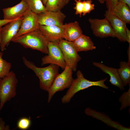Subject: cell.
<instances>
[{
  "label": "cell",
  "mask_w": 130,
  "mask_h": 130,
  "mask_svg": "<svg viewBox=\"0 0 130 130\" xmlns=\"http://www.w3.org/2000/svg\"><path fill=\"white\" fill-rule=\"evenodd\" d=\"M3 53L0 52V79H1L10 73L11 67V63L2 58Z\"/></svg>",
  "instance_id": "603a6c76"
},
{
  "label": "cell",
  "mask_w": 130,
  "mask_h": 130,
  "mask_svg": "<svg viewBox=\"0 0 130 130\" xmlns=\"http://www.w3.org/2000/svg\"><path fill=\"white\" fill-rule=\"evenodd\" d=\"M10 129L9 125H5L4 121L0 118V130H9Z\"/></svg>",
  "instance_id": "f1b7e54d"
},
{
  "label": "cell",
  "mask_w": 130,
  "mask_h": 130,
  "mask_svg": "<svg viewBox=\"0 0 130 130\" xmlns=\"http://www.w3.org/2000/svg\"><path fill=\"white\" fill-rule=\"evenodd\" d=\"M76 75L77 78L74 79L71 86L61 99L62 102L63 103L69 102L77 92L93 86H99L108 89L109 87L105 84L107 78L97 81H90L85 78L81 71L79 70L77 71Z\"/></svg>",
  "instance_id": "3957f363"
},
{
  "label": "cell",
  "mask_w": 130,
  "mask_h": 130,
  "mask_svg": "<svg viewBox=\"0 0 130 130\" xmlns=\"http://www.w3.org/2000/svg\"><path fill=\"white\" fill-rule=\"evenodd\" d=\"M118 1L127 4L130 7V0H118Z\"/></svg>",
  "instance_id": "d6a6232c"
},
{
  "label": "cell",
  "mask_w": 130,
  "mask_h": 130,
  "mask_svg": "<svg viewBox=\"0 0 130 130\" xmlns=\"http://www.w3.org/2000/svg\"><path fill=\"white\" fill-rule=\"evenodd\" d=\"M23 16L7 24L0 29L1 41L0 46L4 51L6 46L13 39L19 31L21 25Z\"/></svg>",
  "instance_id": "52a82bcc"
},
{
  "label": "cell",
  "mask_w": 130,
  "mask_h": 130,
  "mask_svg": "<svg viewBox=\"0 0 130 130\" xmlns=\"http://www.w3.org/2000/svg\"><path fill=\"white\" fill-rule=\"evenodd\" d=\"M104 16L109 21L115 33V37L121 42H126V23L108 10L105 11Z\"/></svg>",
  "instance_id": "7c38bea8"
},
{
  "label": "cell",
  "mask_w": 130,
  "mask_h": 130,
  "mask_svg": "<svg viewBox=\"0 0 130 130\" xmlns=\"http://www.w3.org/2000/svg\"><path fill=\"white\" fill-rule=\"evenodd\" d=\"M73 71L69 67L66 66L64 71L57 76L47 92L48 93V102L50 101L53 96L57 92L69 88L74 80Z\"/></svg>",
  "instance_id": "5b68a950"
},
{
  "label": "cell",
  "mask_w": 130,
  "mask_h": 130,
  "mask_svg": "<svg viewBox=\"0 0 130 130\" xmlns=\"http://www.w3.org/2000/svg\"><path fill=\"white\" fill-rule=\"evenodd\" d=\"M18 81L13 71L0 81V110L5 103L14 97L16 95V88Z\"/></svg>",
  "instance_id": "277c9868"
},
{
  "label": "cell",
  "mask_w": 130,
  "mask_h": 130,
  "mask_svg": "<svg viewBox=\"0 0 130 130\" xmlns=\"http://www.w3.org/2000/svg\"><path fill=\"white\" fill-rule=\"evenodd\" d=\"M73 42L78 52L92 50L96 48L91 39L83 34Z\"/></svg>",
  "instance_id": "d6986e66"
},
{
  "label": "cell",
  "mask_w": 130,
  "mask_h": 130,
  "mask_svg": "<svg viewBox=\"0 0 130 130\" xmlns=\"http://www.w3.org/2000/svg\"><path fill=\"white\" fill-rule=\"evenodd\" d=\"M85 113L87 115L101 120L108 126L118 130H130V127H125L118 122L113 121L108 115L103 112L98 111L88 107L85 109Z\"/></svg>",
  "instance_id": "5bb4252c"
},
{
  "label": "cell",
  "mask_w": 130,
  "mask_h": 130,
  "mask_svg": "<svg viewBox=\"0 0 130 130\" xmlns=\"http://www.w3.org/2000/svg\"><path fill=\"white\" fill-rule=\"evenodd\" d=\"M92 64L95 66L100 69L105 73L108 74L110 78L109 81L111 84L118 87L122 91L125 88L119 75L117 69L109 67L101 62H93Z\"/></svg>",
  "instance_id": "2e32d148"
},
{
  "label": "cell",
  "mask_w": 130,
  "mask_h": 130,
  "mask_svg": "<svg viewBox=\"0 0 130 130\" xmlns=\"http://www.w3.org/2000/svg\"><path fill=\"white\" fill-rule=\"evenodd\" d=\"M31 122L30 118L23 117L18 121L17 124V127L19 129L25 130L28 129L30 127Z\"/></svg>",
  "instance_id": "d4e9b609"
},
{
  "label": "cell",
  "mask_w": 130,
  "mask_h": 130,
  "mask_svg": "<svg viewBox=\"0 0 130 130\" xmlns=\"http://www.w3.org/2000/svg\"><path fill=\"white\" fill-rule=\"evenodd\" d=\"M48 55L42 58V66L47 64L57 65L64 69L66 66L63 55L58 44L48 41Z\"/></svg>",
  "instance_id": "ba28073f"
},
{
  "label": "cell",
  "mask_w": 130,
  "mask_h": 130,
  "mask_svg": "<svg viewBox=\"0 0 130 130\" xmlns=\"http://www.w3.org/2000/svg\"><path fill=\"white\" fill-rule=\"evenodd\" d=\"M98 0L99 1V2H100V3L102 4L104 3L105 2L104 0Z\"/></svg>",
  "instance_id": "e575fe53"
},
{
  "label": "cell",
  "mask_w": 130,
  "mask_h": 130,
  "mask_svg": "<svg viewBox=\"0 0 130 130\" xmlns=\"http://www.w3.org/2000/svg\"><path fill=\"white\" fill-rule=\"evenodd\" d=\"M1 41V34H0V43Z\"/></svg>",
  "instance_id": "d590c367"
},
{
  "label": "cell",
  "mask_w": 130,
  "mask_h": 130,
  "mask_svg": "<svg viewBox=\"0 0 130 130\" xmlns=\"http://www.w3.org/2000/svg\"></svg>",
  "instance_id": "74e56055"
},
{
  "label": "cell",
  "mask_w": 130,
  "mask_h": 130,
  "mask_svg": "<svg viewBox=\"0 0 130 130\" xmlns=\"http://www.w3.org/2000/svg\"><path fill=\"white\" fill-rule=\"evenodd\" d=\"M118 1V0H105L107 10L111 11L117 3Z\"/></svg>",
  "instance_id": "83f0119b"
},
{
  "label": "cell",
  "mask_w": 130,
  "mask_h": 130,
  "mask_svg": "<svg viewBox=\"0 0 130 130\" xmlns=\"http://www.w3.org/2000/svg\"><path fill=\"white\" fill-rule=\"evenodd\" d=\"M39 25L61 27L66 16L61 11H45L38 14Z\"/></svg>",
  "instance_id": "8fae6325"
},
{
  "label": "cell",
  "mask_w": 130,
  "mask_h": 130,
  "mask_svg": "<svg viewBox=\"0 0 130 130\" xmlns=\"http://www.w3.org/2000/svg\"><path fill=\"white\" fill-rule=\"evenodd\" d=\"M1 79H0V80H1Z\"/></svg>",
  "instance_id": "8d00e7d4"
},
{
  "label": "cell",
  "mask_w": 130,
  "mask_h": 130,
  "mask_svg": "<svg viewBox=\"0 0 130 130\" xmlns=\"http://www.w3.org/2000/svg\"><path fill=\"white\" fill-rule=\"evenodd\" d=\"M22 59L25 65L33 71L39 78L40 88L47 91L59 74V67L55 64H50L46 67H39L33 62L28 60L25 57H23Z\"/></svg>",
  "instance_id": "6da1fadb"
},
{
  "label": "cell",
  "mask_w": 130,
  "mask_h": 130,
  "mask_svg": "<svg viewBox=\"0 0 130 130\" xmlns=\"http://www.w3.org/2000/svg\"><path fill=\"white\" fill-rule=\"evenodd\" d=\"M63 53L66 66L70 67L73 71H76L78 63L81 59L73 42L62 39L58 43Z\"/></svg>",
  "instance_id": "8992f818"
},
{
  "label": "cell",
  "mask_w": 130,
  "mask_h": 130,
  "mask_svg": "<svg viewBox=\"0 0 130 130\" xmlns=\"http://www.w3.org/2000/svg\"><path fill=\"white\" fill-rule=\"evenodd\" d=\"M83 1L84 7L82 14L83 16H84L86 14L90 13L91 11L94 9L95 5L94 4H92L91 0H84Z\"/></svg>",
  "instance_id": "484cf974"
},
{
  "label": "cell",
  "mask_w": 130,
  "mask_h": 130,
  "mask_svg": "<svg viewBox=\"0 0 130 130\" xmlns=\"http://www.w3.org/2000/svg\"><path fill=\"white\" fill-rule=\"evenodd\" d=\"M44 5L45 6L46 5L48 0H41Z\"/></svg>",
  "instance_id": "836d02e7"
},
{
  "label": "cell",
  "mask_w": 130,
  "mask_h": 130,
  "mask_svg": "<svg viewBox=\"0 0 130 130\" xmlns=\"http://www.w3.org/2000/svg\"><path fill=\"white\" fill-rule=\"evenodd\" d=\"M119 65L118 71L124 85L130 84V65L125 61H121Z\"/></svg>",
  "instance_id": "ffe728a7"
},
{
  "label": "cell",
  "mask_w": 130,
  "mask_h": 130,
  "mask_svg": "<svg viewBox=\"0 0 130 130\" xmlns=\"http://www.w3.org/2000/svg\"><path fill=\"white\" fill-rule=\"evenodd\" d=\"M88 21L93 34L101 38L115 37V32L106 18L102 19L90 18Z\"/></svg>",
  "instance_id": "9c48e42d"
},
{
  "label": "cell",
  "mask_w": 130,
  "mask_h": 130,
  "mask_svg": "<svg viewBox=\"0 0 130 130\" xmlns=\"http://www.w3.org/2000/svg\"><path fill=\"white\" fill-rule=\"evenodd\" d=\"M70 0H48L45 6L46 11H61Z\"/></svg>",
  "instance_id": "44dd1931"
},
{
  "label": "cell",
  "mask_w": 130,
  "mask_h": 130,
  "mask_svg": "<svg viewBox=\"0 0 130 130\" xmlns=\"http://www.w3.org/2000/svg\"><path fill=\"white\" fill-rule=\"evenodd\" d=\"M39 29L48 41L58 44L64 39L63 30L61 27L39 25Z\"/></svg>",
  "instance_id": "4fadbf2b"
},
{
  "label": "cell",
  "mask_w": 130,
  "mask_h": 130,
  "mask_svg": "<svg viewBox=\"0 0 130 130\" xmlns=\"http://www.w3.org/2000/svg\"><path fill=\"white\" fill-rule=\"evenodd\" d=\"M104 1H105V0H104Z\"/></svg>",
  "instance_id": "f35d334b"
},
{
  "label": "cell",
  "mask_w": 130,
  "mask_h": 130,
  "mask_svg": "<svg viewBox=\"0 0 130 130\" xmlns=\"http://www.w3.org/2000/svg\"><path fill=\"white\" fill-rule=\"evenodd\" d=\"M39 26L38 14L32 12L28 7L23 16L20 29L14 38L38 29Z\"/></svg>",
  "instance_id": "30bf717a"
},
{
  "label": "cell",
  "mask_w": 130,
  "mask_h": 130,
  "mask_svg": "<svg viewBox=\"0 0 130 130\" xmlns=\"http://www.w3.org/2000/svg\"><path fill=\"white\" fill-rule=\"evenodd\" d=\"M75 2V6L74 7V9L75 10V14L76 15L79 14L80 17H81L82 14L83 7L84 2L83 1L81 0H74Z\"/></svg>",
  "instance_id": "4316f807"
},
{
  "label": "cell",
  "mask_w": 130,
  "mask_h": 130,
  "mask_svg": "<svg viewBox=\"0 0 130 130\" xmlns=\"http://www.w3.org/2000/svg\"><path fill=\"white\" fill-rule=\"evenodd\" d=\"M61 27L64 39L68 41L73 42L83 34L79 23L77 21L64 24Z\"/></svg>",
  "instance_id": "e0dca14e"
},
{
  "label": "cell",
  "mask_w": 130,
  "mask_h": 130,
  "mask_svg": "<svg viewBox=\"0 0 130 130\" xmlns=\"http://www.w3.org/2000/svg\"><path fill=\"white\" fill-rule=\"evenodd\" d=\"M15 20H5L4 19L2 20H0V29L3 26L5 25L9 22Z\"/></svg>",
  "instance_id": "f546056e"
},
{
  "label": "cell",
  "mask_w": 130,
  "mask_h": 130,
  "mask_svg": "<svg viewBox=\"0 0 130 130\" xmlns=\"http://www.w3.org/2000/svg\"><path fill=\"white\" fill-rule=\"evenodd\" d=\"M127 91L124 92L120 97L119 101L121 103V105L119 109L122 110L130 106V85Z\"/></svg>",
  "instance_id": "cb8c5ba5"
},
{
  "label": "cell",
  "mask_w": 130,
  "mask_h": 130,
  "mask_svg": "<svg viewBox=\"0 0 130 130\" xmlns=\"http://www.w3.org/2000/svg\"><path fill=\"white\" fill-rule=\"evenodd\" d=\"M33 12L38 14L46 11L45 6L41 0H24Z\"/></svg>",
  "instance_id": "7402d4cb"
},
{
  "label": "cell",
  "mask_w": 130,
  "mask_h": 130,
  "mask_svg": "<svg viewBox=\"0 0 130 130\" xmlns=\"http://www.w3.org/2000/svg\"><path fill=\"white\" fill-rule=\"evenodd\" d=\"M126 41L130 45V31L127 27L126 28Z\"/></svg>",
  "instance_id": "4dcf8cb0"
},
{
  "label": "cell",
  "mask_w": 130,
  "mask_h": 130,
  "mask_svg": "<svg viewBox=\"0 0 130 130\" xmlns=\"http://www.w3.org/2000/svg\"><path fill=\"white\" fill-rule=\"evenodd\" d=\"M28 8L26 2L24 0H22L14 6L3 8L2 11L4 19L13 20L22 16Z\"/></svg>",
  "instance_id": "9a60e30c"
},
{
  "label": "cell",
  "mask_w": 130,
  "mask_h": 130,
  "mask_svg": "<svg viewBox=\"0 0 130 130\" xmlns=\"http://www.w3.org/2000/svg\"><path fill=\"white\" fill-rule=\"evenodd\" d=\"M18 43L26 48H29L39 51L47 54L48 41L38 29L15 38L12 40Z\"/></svg>",
  "instance_id": "7a4b0ae2"
},
{
  "label": "cell",
  "mask_w": 130,
  "mask_h": 130,
  "mask_svg": "<svg viewBox=\"0 0 130 130\" xmlns=\"http://www.w3.org/2000/svg\"><path fill=\"white\" fill-rule=\"evenodd\" d=\"M129 46L127 50V54L128 57V63L130 65V45H129Z\"/></svg>",
  "instance_id": "1f68e13d"
},
{
  "label": "cell",
  "mask_w": 130,
  "mask_h": 130,
  "mask_svg": "<svg viewBox=\"0 0 130 130\" xmlns=\"http://www.w3.org/2000/svg\"><path fill=\"white\" fill-rule=\"evenodd\" d=\"M110 12L126 24L130 23V7L126 4L118 1Z\"/></svg>",
  "instance_id": "ac0fdd59"
}]
</instances>
